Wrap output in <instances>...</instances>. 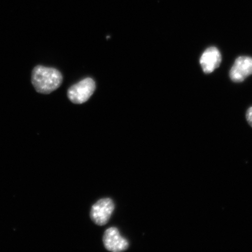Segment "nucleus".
<instances>
[{
  "label": "nucleus",
  "mask_w": 252,
  "mask_h": 252,
  "mask_svg": "<svg viewBox=\"0 0 252 252\" xmlns=\"http://www.w3.org/2000/svg\"><path fill=\"white\" fill-rule=\"evenodd\" d=\"M246 119H247L248 124L252 127V106L247 110V113H246Z\"/></svg>",
  "instance_id": "obj_7"
},
{
  "label": "nucleus",
  "mask_w": 252,
  "mask_h": 252,
  "mask_svg": "<svg viewBox=\"0 0 252 252\" xmlns=\"http://www.w3.org/2000/svg\"><path fill=\"white\" fill-rule=\"evenodd\" d=\"M103 244L107 251L112 252H121L129 248V242L123 237L119 229L116 227L107 229L103 235Z\"/></svg>",
  "instance_id": "obj_4"
},
{
  "label": "nucleus",
  "mask_w": 252,
  "mask_h": 252,
  "mask_svg": "<svg viewBox=\"0 0 252 252\" xmlns=\"http://www.w3.org/2000/svg\"><path fill=\"white\" fill-rule=\"evenodd\" d=\"M63 76L61 72L54 68L37 65L32 74V83L37 92L49 94L61 87Z\"/></svg>",
  "instance_id": "obj_1"
},
{
  "label": "nucleus",
  "mask_w": 252,
  "mask_h": 252,
  "mask_svg": "<svg viewBox=\"0 0 252 252\" xmlns=\"http://www.w3.org/2000/svg\"><path fill=\"white\" fill-rule=\"evenodd\" d=\"M222 56L216 47H208L201 55L200 64L205 74H209L220 67Z\"/></svg>",
  "instance_id": "obj_6"
},
{
  "label": "nucleus",
  "mask_w": 252,
  "mask_h": 252,
  "mask_svg": "<svg viewBox=\"0 0 252 252\" xmlns=\"http://www.w3.org/2000/svg\"><path fill=\"white\" fill-rule=\"evenodd\" d=\"M252 75V58L240 56L235 60L229 71V77L236 83H240Z\"/></svg>",
  "instance_id": "obj_5"
},
{
  "label": "nucleus",
  "mask_w": 252,
  "mask_h": 252,
  "mask_svg": "<svg viewBox=\"0 0 252 252\" xmlns=\"http://www.w3.org/2000/svg\"><path fill=\"white\" fill-rule=\"evenodd\" d=\"M115 209V205L111 198H101L91 207L90 218L94 224L105 225L111 218Z\"/></svg>",
  "instance_id": "obj_2"
},
{
  "label": "nucleus",
  "mask_w": 252,
  "mask_h": 252,
  "mask_svg": "<svg viewBox=\"0 0 252 252\" xmlns=\"http://www.w3.org/2000/svg\"><path fill=\"white\" fill-rule=\"evenodd\" d=\"M95 88V83L93 79H84L69 88L67 93L68 98L75 104L85 103L93 95Z\"/></svg>",
  "instance_id": "obj_3"
}]
</instances>
